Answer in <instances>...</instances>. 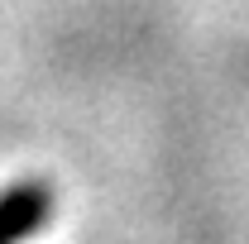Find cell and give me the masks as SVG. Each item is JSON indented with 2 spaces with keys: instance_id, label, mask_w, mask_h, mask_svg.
Returning <instances> with one entry per match:
<instances>
[{
  "instance_id": "obj_1",
  "label": "cell",
  "mask_w": 249,
  "mask_h": 244,
  "mask_svg": "<svg viewBox=\"0 0 249 244\" xmlns=\"http://www.w3.org/2000/svg\"><path fill=\"white\" fill-rule=\"evenodd\" d=\"M53 215V192L43 182H19L0 192V244H19L34 230H43Z\"/></svg>"
}]
</instances>
